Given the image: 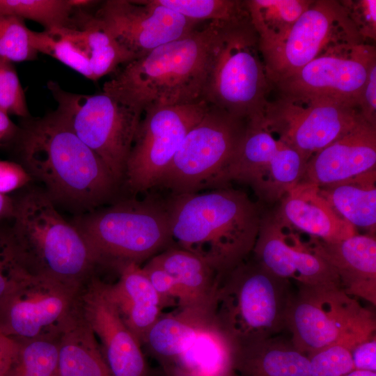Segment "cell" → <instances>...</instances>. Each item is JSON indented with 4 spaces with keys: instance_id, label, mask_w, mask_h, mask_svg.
I'll use <instances>...</instances> for the list:
<instances>
[{
    "instance_id": "6da1fadb",
    "label": "cell",
    "mask_w": 376,
    "mask_h": 376,
    "mask_svg": "<svg viewBox=\"0 0 376 376\" xmlns=\"http://www.w3.org/2000/svg\"><path fill=\"white\" fill-rule=\"evenodd\" d=\"M15 136L21 165L43 184L54 203L91 209L111 200L120 187L56 110L24 118Z\"/></svg>"
},
{
    "instance_id": "7a4b0ae2",
    "label": "cell",
    "mask_w": 376,
    "mask_h": 376,
    "mask_svg": "<svg viewBox=\"0 0 376 376\" xmlns=\"http://www.w3.org/2000/svg\"><path fill=\"white\" fill-rule=\"evenodd\" d=\"M165 202L174 246L201 258L221 278L251 256L263 215L243 191L226 186L169 195Z\"/></svg>"
},
{
    "instance_id": "3957f363",
    "label": "cell",
    "mask_w": 376,
    "mask_h": 376,
    "mask_svg": "<svg viewBox=\"0 0 376 376\" xmlns=\"http://www.w3.org/2000/svg\"><path fill=\"white\" fill-rule=\"evenodd\" d=\"M224 23L207 22L126 63L104 84L103 93L141 114L151 108L204 100L210 57Z\"/></svg>"
},
{
    "instance_id": "277c9868",
    "label": "cell",
    "mask_w": 376,
    "mask_h": 376,
    "mask_svg": "<svg viewBox=\"0 0 376 376\" xmlns=\"http://www.w3.org/2000/svg\"><path fill=\"white\" fill-rule=\"evenodd\" d=\"M54 204L43 190L25 193L15 201L9 232L29 274L81 288L100 260L83 233Z\"/></svg>"
},
{
    "instance_id": "5b68a950",
    "label": "cell",
    "mask_w": 376,
    "mask_h": 376,
    "mask_svg": "<svg viewBox=\"0 0 376 376\" xmlns=\"http://www.w3.org/2000/svg\"><path fill=\"white\" fill-rule=\"evenodd\" d=\"M272 91L250 18L224 23L212 49L203 99L247 123H260Z\"/></svg>"
},
{
    "instance_id": "8992f818",
    "label": "cell",
    "mask_w": 376,
    "mask_h": 376,
    "mask_svg": "<svg viewBox=\"0 0 376 376\" xmlns=\"http://www.w3.org/2000/svg\"><path fill=\"white\" fill-rule=\"evenodd\" d=\"M292 283L269 272L251 255L222 278L214 320L235 345L278 336L286 329Z\"/></svg>"
},
{
    "instance_id": "52a82bcc",
    "label": "cell",
    "mask_w": 376,
    "mask_h": 376,
    "mask_svg": "<svg viewBox=\"0 0 376 376\" xmlns=\"http://www.w3.org/2000/svg\"><path fill=\"white\" fill-rule=\"evenodd\" d=\"M100 263H141L173 246L165 199H122L76 219Z\"/></svg>"
},
{
    "instance_id": "ba28073f",
    "label": "cell",
    "mask_w": 376,
    "mask_h": 376,
    "mask_svg": "<svg viewBox=\"0 0 376 376\" xmlns=\"http://www.w3.org/2000/svg\"><path fill=\"white\" fill-rule=\"evenodd\" d=\"M285 316L290 340L308 356L342 340L361 342L376 334L373 313L338 287L297 285Z\"/></svg>"
},
{
    "instance_id": "9c48e42d",
    "label": "cell",
    "mask_w": 376,
    "mask_h": 376,
    "mask_svg": "<svg viewBox=\"0 0 376 376\" xmlns=\"http://www.w3.org/2000/svg\"><path fill=\"white\" fill-rule=\"evenodd\" d=\"M47 87L57 102L56 111L121 187L142 114L104 93H73L54 81Z\"/></svg>"
},
{
    "instance_id": "30bf717a",
    "label": "cell",
    "mask_w": 376,
    "mask_h": 376,
    "mask_svg": "<svg viewBox=\"0 0 376 376\" xmlns=\"http://www.w3.org/2000/svg\"><path fill=\"white\" fill-rule=\"evenodd\" d=\"M246 126V121L210 105L185 136L157 187L170 195L218 188Z\"/></svg>"
},
{
    "instance_id": "8fae6325",
    "label": "cell",
    "mask_w": 376,
    "mask_h": 376,
    "mask_svg": "<svg viewBox=\"0 0 376 376\" xmlns=\"http://www.w3.org/2000/svg\"><path fill=\"white\" fill-rule=\"evenodd\" d=\"M362 42L340 1L315 0L283 36L259 49L272 86L329 51Z\"/></svg>"
},
{
    "instance_id": "7c38bea8",
    "label": "cell",
    "mask_w": 376,
    "mask_h": 376,
    "mask_svg": "<svg viewBox=\"0 0 376 376\" xmlns=\"http://www.w3.org/2000/svg\"><path fill=\"white\" fill-rule=\"evenodd\" d=\"M209 107L201 100L145 111L126 163L122 187L134 196L156 188L185 136Z\"/></svg>"
},
{
    "instance_id": "4fadbf2b",
    "label": "cell",
    "mask_w": 376,
    "mask_h": 376,
    "mask_svg": "<svg viewBox=\"0 0 376 376\" xmlns=\"http://www.w3.org/2000/svg\"><path fill=\"white\" fill-rule=\"evenodd\" d=\"M306 164L296 150L260 123H247L235 153L220 178L219 187L232 181L244 183L262 201L275 203L300 182Z\"/></svg>"
},
{
    "instance_id": "5bb4252c",
    "label": "cell",
    "mask_w": 376,
    "mask_h": 376,
    "mask_svg": "<svg viewBox=\"0 0 376 376\" xmlns=\"http://www.w3.org/2000/svg\"><path fill=\"white\" fill-rule=\"evenodd\" d=\"M364 120L359 109L325 99L269 101L260 123L307 162Z\"/></svg>"
},
{
    "instance_id": "9a60e30c",
    "label": "cell",
    "mask_w": 376,
    "mask_h": 376,
    "mask_svg": "<svg viewBox=\"0 0 376 376\" xmlns=\"http://www.w3.org/2000/svg\"><path fill=\"white\" fill-rule=\"evenodd\" d=\"M375 59V48L366 42L343 46L273 84L272 90L279 97L331 100L358 108L370 65Z\"/></svg>"
},
{
    "instance_id": "2e32d148",
    "label": "cell",
    "mask_w": 376,
    "mask_h": 376,
    "mask_svg": "<svg viewBox=\"0 0 376 376\" xmlns=\"http://www.w3.org/2000/svg\"><path fill=\"white\" fill-rule=\"evenodd\" d=\"M80 290L26 274L0 305V331L18 340L56 336L77 308Z\"/></svg>"
},
{
    "instance_id": "e0dca14e",
    "label": "cell",
    "mask_w": 376,
    "mask_h": 376,
    "mask_svg": "<svg viewBox=\"0 0 376 376\" xmlns=\"http://www.w3.org/2000/svg\"><path fill=\"white\" fill-rule=\"evenodd\" d=\"M94 15L136 58L186 36L201 24L161 5L157 0H107Z\"/></svg>"
},
{
    "instance_id": "ac0fdd59",
    "label": "cell",
    "mask_w": 376,
    "mask_h": 376,
    "mask_svg": "<svg viewBox=\"0 0 376 376\" xmlns=\"http://www.w3.org/2000/svg\"><path fill=\"white\" fill-rule=\"evenodd\" d=\"M251 256L273 274L295 284L341 288L334 269L275 212L262 216Z\"/></svg>"
},
{
    "instance_id": "d6986e66",
    "label": "cell",
    "mask_w": 376,
    "mask_h": 376,
    "mask_svg": "<svg viewBox=\"0 0 376 376\" xmlns=\"http://www.w3.org/2000/svg\"><path fill=\"white\" fill-rule=\"evenodd\" d=\"M79 308L113 376H150L142 346L122 318L107 283L90 279L79 292Z\"/></svg>"
},
{
    "instance_id": "ffe728a7",
    "label": "cell",
    "mask_w": 376,
    "mask_h": 376,
    "mask_svg": "<svg viewBox=\"0 0 376 376\" xmlns=\"http://www.w3.org/2000/svg\"><path fill=\"white\" fill-rule=\"evenodd\" d=\"M376 167V127L365 120L312 156L300 182L338 183Z\"/></svg>"
},
{
    "instance_id": "44dd1931",
    "label": "cell",
    "mask_w": 376,
    "mask_h": 376,
    "mask_svg": "<svg viewBox=\"0 0 376 376\" xmlns=\"http://www.w3.org/2000/svg\"><path fill=\"white\" fill-rule=\"evenodd\" d=\"M313 249L336 271L341 289L348 295L376 306V239L357 234L326 242L311 237Z\"/></svg>"
},
{
    "instance_id": "7402d4cb",
    "label": "cell",
    "mask_w": 376,
    "mask_h": 376,
    "mask_svg": "<svg viewBox=\"0 0 376 376\" xmlns=\"http://www.w3.org/2000/svg\"><path fill=\"white\" fill-rule=\"evenodd\" d=\"M275 213L295 230L326 242L340 241L357 233L355 228L322 196L319 187L311 182H299L289 190Z\"/></svg>"
},
{
    "instance_id": "603a6c76",
    "label": "cell",
    "mask_w": 376,
    "mask_h": 376,
    "mask_svg": "<svg viewBox=\"0 0 376 376\" xmlns=\"http://www.w3.org/2000/svg\"><path fill=\"white\" fill-rule=\"evenodd\" d=\"M120 276L108 290L126 325L142 346L147 333L170 305L156 291L142 267L135 263L118 266Z\"/></svg>"
},
{
    "instance_id": "cb8c5ba5",
    "label": "cell",
    "mask_w": 376,
    "mask_h": 376,
    "mask_svg": "<svg viewBox=\"0 0 376 376\" xmlns=\"http://www.w3.org/2000/svg\"><path fill=\"white\" fill-rule=\"evenodd\" d=\"M235 345L217 326L214 317L207 318L165 376H225L233 371Z\"/></svg>"
},
{
    "instance_id": "d4e9b609",
    "label": "cell",
    "mask_w": 376,
    "mask_h": 376,
    "mask_svg": "<svg viewBox=\"0 0 376 376\" xmlns=\"http://www.w3.org/2000/svg\"><path fill=\"white\" fill-rule=\"evenodd\" d=\"M233 369L240 376H311L308 357L280 335L235 345Z\"/></svg>"
},
{
    "instance_id": "484cf974",
    "label": "cell",
    "mask_w": 376,
    "mask_h": 376,
    "mask_svg": "<svg viewBox=\"0 0 376 376\" xmlns=\"http://www.w3.org/2000/svg\"><path fill=\"white\" fill-rule=\"evenodd\" d=\"M153 258L180 285L186 298L184 308L213 315L215 297L222 278L207 263L175 246Z\"/></svg>"
},
{
    "instance_id": "4316f807",
    "label": "cell",
    "mask_w": 376,
    "mask_h": 376,
    "mask_svg": "<svg viewBox=\"0 0 376 376\" xmlns=\"http://www.w3.org/2000/svg\"><path fill=\"white\" fill-rule=\"evenodd\" d=\"M59 376H113L79 304L56 336Z\"/></svg>"
},
{
    "instance_id": "83f0119b",
    "label": "cell",
    "mask_w": 376,
    "mask_h": 376,
    "mask_svg": "<svg viewBox=\"0 0 376 376\" xmlns=\"http://www.w3.org/2000/svg\"><path fill=\"white\" fill-rule=\"evenodd\" d=\"M376 171L319 187L320 194L334 211L354 228L375 235L376 229Z\"/></svg>"
},
{
    "instance_id": "f1b7e54d",
    "label": "cell",
    "mask_w": 376,
    "mask_h": 376,
    "mask_svg": "<svg viewBox=\"0 0 376 376\" xmlns=\"http://www.w3.org/2000/svg\"><path fill=\"white\" fill-rule=\"evenodd\" d=\"M211 316L189 308L162 313L147 333L142 346L165 370L182 354L203 321Z\"/></svg>"
},
{
    "instance_id": "f546056e",
    "label": "cell",
    "mask_w": 376,
    "mask_h": 376,
    "mask_svg": "<svg viewBox=\"0 0 376 376\" xmlns=\"http://www.w3.org/2000/svg\"><path fill=\"white\" fill-rule=\"evenodd\" d=\"M76 8L74 14L77 35L88 51L93 81L113 72L136 56L125 49L102 26L94 14Z\"/></svg>"
},
{
    "instance_id": "4dcf8cb0",
    "label": "cell",
    "mask_w": 376,
    "mask_h": 376,
    "mask_svg": "<svg viewBox=\"0 0 376 376\" xmlns=\"http://www.w3.org/2000/svg\"><path fill=\"white\" fill-rule=\"evenodd\" d=\"M313 0H246L251 23L259 43L279 39L292 26Z\"/></svg>"
},
{
    "instance_id": "1f68e13d",
    "label": "cell",
    "mask_w": 376,
    "mask_h": 376,
    "mask_svg": "<svg viewBox=\"0 0 376 376\" xmlns=\"http://www.w3.org/2000/svg\"><path fill=\"white\" fill-rule=\"evenodd\" d=\"M30 42L38 52L47 54L93 81L90 57L75 28L37 32L30 30Z\"/></svg>"
},
{
    "instance_id": "d6a6232c",
    "label": "cell",
    "mask_w": 376,
    "mask_h": 376,
    "mask_svg": "<svg viewBox=\"0 0 376 376\" xmlns=\"http://www.w3.org/2000/svg\"><path fill=\"white\" fill-rule=\"evenodd\" d=\"M72 0H0V15L35 21L45 31L75 28Z\"/></svg>"
},
{
    "instance_id": "836d02e7",
    "label": "cell",
    "mask_w": 376,
    "mask_h": 376,
    "mask_svg": "<svg viewBox=\"0 0 376 376\" xmlns=\"http://www.w3.org/2000/svg\"><path fill=\"white\" fill-rule=\"evenodd\" d=\"M56 336L19 340V353L8 376H59Z\"/></svg>"
},
{
    "instance_id": "e575fe53",
    "label": "cell",
    "mask_w": 376,
    "mask_h": 376,
    "mask_svg": "<svg viewBox=\"0 0 376 376\" xmlns=\"http://www.w3.org/2000/svg\"><path fill=\"white\" fill-rule=\"evenodd\" d=\"M187 19L203 22H235L250 18L245 1L157 0Z\"/></svg>"
},
{
    "instance_id": "d590c367",
    "label": "cell",
    "mask_w": 376,
    "mask_h": 376,
    "mask_svg": "<svg viewBox=\"0 0 376 376\" xmlns=\"http://www.w3.org/2000/svg\"><path fill=\"white\" fill-rule=\"evenodd\" d=\"M29 33L23 19L0 15V57L11 62L36 59L38 53L31 45Z\"/></svg>"
},
{
    "instance_id": "8d00e7d4",
    "label": "cell",
    "mask_w": 376,
    "mask_h": 376,
    "mask_svg": "<svg viewBox=\"0 0 376 376\" xmlns=\"http://www.w3.org/2000/svg\"><path fill=\"white\" fill-rule=\"evenodd\" d=\"M359 343L338 341L307 356L311 376H345L353 371L352 350Z\"/></svg>"
},
{
    "instance_id": "74e56055",
    "label": "cell",
    "mask_w": 376,
    "mask_h": 376,
    "mask_svg": "<svg viewBox=\"0 0 376 376\" xmlns=\"http://www.w3.org/2000/svg\"><path fill=\"white\" fill-rule=\"evenodd\" d=\"M28 274L10 232L0 229V305Z\"/></svg>"
},
{
    "instance_id": "f35d334b",
    "label": "cell",
    "mask_w": 376,
    "mask_h": 376,
    "mask_svg": "<svg viewBox=\"0 0 376 376\" xmlns=\"http://www.w3.org/2000/svg\"><path fill=\"white\" fill-rule=\"evenodd\" d=\"M0 109L22 118L29 117L26 96L13 62L0 57Z\"/></svg>"
},
{
    "instance_id": "ab89813d",
    "label": "cell",
    "mask_w": 376,
    "mask_h": 376,
    "mask_svg": "<svg viewBox=\"0 0 376 376\" xmlns=\"http://www.w3.org/2000/svg\"><path fill=\"white\" fill-rule=\"evenodd\" d=\"M340 3L363 40H375L376 1H340Z\"/></svg>"
},
{
    "instance_id": "60d3db41",
    "label": "cell",
    "mask_w": 376,
    "mask_h": 376,
    "mask_svg": "<svg viewBox=\"0 0 376 376\" xmlns=\"http://www.w3.org/2000/svg\"><path fill=\"white\" fill-rule=\"evenodd\" d=\"M358 108L363 119L376 127V59L370 65Z\"/></svg>"
},
{
    "instance_id": "b9f144b4",
    "label": "cell",
    "mask_w": 376,
    "mask_h": 376,
    "mask_svg": "<svg viewBox=\"0 0 376 376\" xmlns=\"http://www.w3.org/2000/svg\"><path fill=\"white\" fill-rule=\"evenodd\" d=\"M31 178L20 164L0 161V194L7 195L26 185Z\"/></svg>"
},
{
    "instance_id": "7bdbcfd3",
    "label": "cell",
    "mask_w": 376,
    "mask_h": 376,
    "mask_svg": "<svg viewBox=\"0 0 376 376\" xmlns=\"http://www.w3.org/2000/svg\"><path fill=\"white\" fill-rule=\"evenodd\" d=\"M352 357L354 370L376 372V334L357 344Z\"/></svg>"
},
{
    "instance_id": "ee69618b",
    "label": "cell",
    "mask_w": 376,
    "mask_h": 376,
    "mask_svg": "<svg viewBox=\"0 0 376 376\" xmlns=\"http://www.w3.org/2000/svg\"><path fill=\"white\" fill-rule=\"evenodd\" d=\"M20 347L18 340L0 331V376H8L13 368Z\"/></svg>"
},
{
    "instance_id": "f6af8a7d",
    "label": "cell",
    "mask_w": 376,
    "mask_h": 376,
    "mask_svg": "<svg viewBox=\"0 0 376 376\" xmlns=\"http://www.w3.org/2000/svg\"><path fill=\"white\" fill-rule=\"evenodd\" d=\"M18 130L8 115L0 109V135L3 139L15 137Z\"/></svg>"
},
{
    "instance_id": "bcb514c9",
    "label": "cell",
    "mask_w": 376,
    "mask_h": 376,
    "mask_svg": "<svg viewBox=\"0 0 376 376\" xmlns=\"http://www.w3.org/2000/svg\"><path fill=\"white\" fill-rule=\"evenodd\" d=\"M15 209V201L8 196L0 194V220L13 219Z\"/></svg>"
},
{
    "instance_id": "7dc6e473",
    "label": "cell",
    "mask_w": 376,
    "mask_h": 376,
    "mask_svg": "<svg viewBox=\"0 0 376 376\" xmlns=\"http://www.w3.org/2000/svg\"><path fill=\"white\" fill-rule=\"evenodd\" d=\"M345 376H376V372L354 370Z\"/></svg>"
},
{
    "instance_id": "c3c4849f",
    "label": "cell",
    "mask_w": 376,
    "mask_h": 376,
    "mask_svg": "<svg viewBox=\"0 0 376 376\" xmlns=\"http://www.w3.org/2000/svg\"><path fill=\"white\" fill-rule=\"evenodd\" d=\"M225 376H240L235 370L231 371L228 374H227Z\"/></svg>"
},
{
    "instance_id": "681fc988",
    "label": "cell",
    "mask_w": 376,
    "mask_h": 376,
    "mask_svg": "<svg viewBox=\"0 0 376 376\" xmlns=\"http://www.w3.org/2000/svg\"><path fill=\"white\" fill-rule=\"evenodd\" d=\"M3 139L2 136L0 135V143L1 141V140Z\"/></svg>"
}]
</instances>
